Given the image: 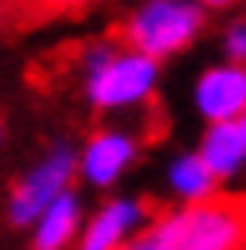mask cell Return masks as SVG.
Here are the masks:
<instances>
[{"mask_svg": "<svg viewBox=\"0 0 246 250\" xmlns=\"http://www.w3.org/2000/svg\"><path fill=\"white\" fill-rule=\"evenodd\" d=\"M125 250H246V195H211L160 211Z\"/></svg>", "mask_w": 246, "mask_h": 250, "instance_id": "cell-1", "label": "cell"}, {"mask_svg": "<svg viewBox=\"0 0 246 250\" xmlns=\"http://www.w3.org/2000/svg\"><path fill=\"white\" fill-rule=\"evenodd\" d=\"M82 66H86V98L105 113L144 105L156 90V62L121 43H94Z\"/></svg>", "mask_w": 246, "mask_h": 250, "instance_id": "cell-2", "label": "cell"}, {"mask_svg": "<svg viewBox=\"0 0 246 250\" xmlns=\"http://www.w3.org/2000/svg\"><path fill=\"white\" fill-rule=\"evenodd\" d=\"M207 23V8L203 4H184V0H152L141 4L137 12H129V20L121 23V47L144 55V59H168L176 51H184Z\"/></svg>", "mask_w": 246, "mask_h": 250, "instance_id": "cell-3", "label": "cell"}, {"mask_svg": "<svg viewBox=\"0 0 246 250\" xmlns=\"http://www.w3.org/2000/svg\"><path fill=\"white\" fill-rule=\"evenodd\" d=\"M74 168H78V156H74L66 145L51 148L39 164H31V172H27V176L12 188V195H8V215H12V223L31 227L59 195L70 191Z\"/></svg>", "mask_w": 246, "mask_h": 250, "instance_id": "cell-4", "label": "cell"}, {"mask_svg": "<svg viewBox=\"0 0 246 250\" xmlns=\"http://www.w3.org/2000/svg\"><path fill=\"white\" fill-rule=\"evenodd\" d=\"M144 223H148V211L141 199H109L82 223L74 250H125Z\"/></svg>", "mask_w": 246, "mask_h": 250, "instance_id": "cell-5", "label": "cell"}, {"mask_svg": "<svg viewBox=\"0 0 246 250\" xmlns=\"http://www.w3.org/2000/svg\"><path fill=\"white\" fill-rule=\"evenodd\" d=\"M195 105L211 125H230L246 113V66L219 62L195 82Z\"/></svg>", "mask_w": 246, "mask_h": 250, "instance_id": "cell-6", "label": "cell"}, {"mask_svg": "<svg viewBox=\"0 0 246 250\" xmlns=\"http://www.w3.org/2000/svg\"><path fill=\"white\" fill-rule=\"evenodd\" d=\"M137 148H141V145H137L133 133H125V129H98V133L86 141L82 156H78V172H82L94 188H109V184L133 164Z\"/></svg>", "mask_w": 246, "mask_h": 250, "instance_id": "cell-7", "label": "cell"}, {"mask_svg": "<svg viewBox=\"0 0 246 250\" xmlns=\"http://www.w3.org/2000/svg\"><path fill=\"white\" fill-rule=\"evenodd\" d=\"M31 227H35V250H66V246H74V238L82 230V203H78V195L74 191L59 195Z\"/></svg>", "mask_w": 246, "mask_h": 250, "instance_id": "cell-8", "label": "cell"}, {"mask_svg": "<svg viewBox=\"0 0 246 250\" xmlns=\"http://www.w3.org/2000/svg\"><path fill=\"white\" fill-rule=\"evenodd\" d=\"M195 156L207 164V172H211L215 180L234 176V172L246 164V141H242L238 121H230V125H207Z\"/></svg>", "mask_w": 246, "mask_h": 250, "instance_id": "cell-9", "label": "cell"}, {"mask_svg": "<svg viewBox=\"0 0 246 250\" xmlns=\"http://www.w3.org/2000/svg\"><path fill=\"white\" fill-rule=\"evenodd\" d=\"M168 188L176 191L180 203H203V199L219 195V191H215L219 180L207 172V164H203L195 152H184V156L172 160V168H168Z\"/></svg>", "mask_w": 246, "mask_h": 250, "instance_id": "cell-10", "label": "cell"}, {"mask_svg": "<svg viewBox=\"0 0 246 250\" xmlns=\"http://www.w3.org/2000/svg\"><path fill=\"white\" fill-rule=\"evenodd\" d=\"M223 51H226V62L246 66V20H230V23H226V31H223Z\"/></svg>", "mask_w": 246, "mask_h": 250, "instance_id": "cell-11", "label": "cell"}, {"mask_svg": "<svg viewBox=\"0 0 246 250\" xmlns=\"http://www.w3.org/2000/svg\"><path fill=\"white\" fill-rule=\"evenodd\" d=\"M238 129H242V141H246V113L238 117Z\"/></svg>", "mask_w": 246, "mask_h": 250, "instance_id": "cell-12", "label": "cell"}, {"mask_svg": "<svg viewBox=\"0 0 246 250\" xmlns=\"http://www.w3.org/2000/svg\"><path fill=\"white\" fill-rule=\"evenodd\" d=\"M0 141H4V125H0Z\"/></svg>", "mask_w": 246, "mask_h": 250, "instance_id": "cell-13", "label": "cell"}]
</instances>
